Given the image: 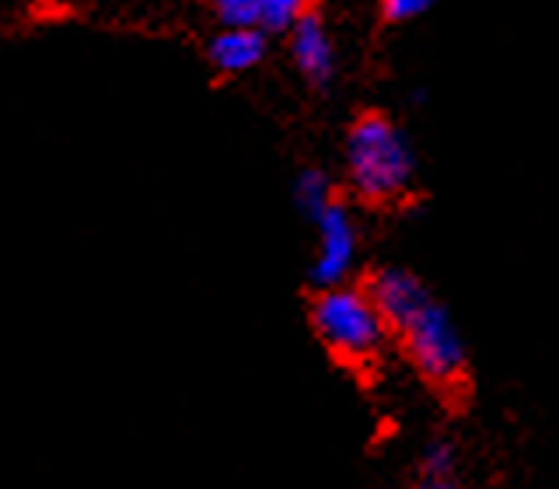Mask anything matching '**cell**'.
Returning <instances> with one entry per match:
<instances>
[{
	"instance_id": "obj_12",
	"label": "cell",
	"mask_w": 559,
	"mask_h": 489,
	"mask_svg": "<svg viewBox=\"0 0 559 489\" xmlns=\"http://www.w3.org/2000/svg\"><path fill=\"white\" fill-rule=\"evenodd\" d=\"M437 0H381V14L389 22H413V17H424Z\"/></svg>"
},
{
	"instance_id": "obj_1",
	"label": "cell",
	"mask_w": 559,
	"mask_h": 489,
	"mask_svg": "<svg viewBox=\"0 0 559 489\" xmlns=\"http://www.w3.org/2000/svg\"><path fill=\"white\" fill-rule=\"evenodd\" d=\"M346 175L357 196L371 206L406 200L416 179V157L406 133L381 112L360 116L346 136Z\"/></svg>"
},
{
	"instance_id": "obj_10",
	"label": "cell",
	"mask_w": 559,
	"mask_h": 489,
	"mask_svg": "<svg viewBox=\"0 0 559 489\" xmlns=\"http://www.w3.org/2000/svg\"><path fill=\"white\" fill-rule=\"evenodd\" d=\"M454 479V448L448 441H433L424 454V482L433 489H451Z\"/></svg>"
},
{
	"instance_id": "obj_4",
	"label": "cell",
	"mask_w": 559,
	"mask_h": 489,
	"mask_svg": "<svg viewBox=\"0 0 559 489\" xmlns=\"http://www.w3.org/2000/svg\"><path fill=\"white\" fill-rule=\"evenodd\" d=\"M314 227H319V252H314L311 262V279L319 287H332V284H346L349 270H354L357 259V224L349 217V210L332 200L319 217H314Z\"/></svg>"
},
{
	"instance_id": "obj_7",
	"label": "cell",
	"mask_w": 559,
	"mask_h": 489,
	"mask_svg": "<svg viewBox=\"0 0 559 489\" xmlns=\"http://www.w3.org/2000/svg\"><path fill=\"white\" fill-rule=\"evenodd\" d=\"M262 57H266V35L259 25L245 28H224L214 43H210V63L221 74H245L252 70Z\"/></svg>"
},
{
	"instance_id": "obj_13",
	"label": "cell",
	"mask_w": 559,
	"mask_h": 489,
	"mask_svg": "<svg viewBox=\"0 0 559 489\" xmlns=\"http://www.w3.org/2000/svg\"><path fill=\"white\" fill-rule=\"evenodd\" d=\"M406 489H433V486H427V482H419V486H406Z\"/></svg>"
},
{
	"instance_id": "obj_11",
	"label": "cell",
	"mask_w": 559,
	"mask_h": 489,
	"mask_svg": "<svg viewBox=\"0 0 559 489\" xmlns=\"http://www.w3.org/2000/svg\"><path fill=\"white\" fill-rule=\"evenodd\" d=\"M214 14L221 17V25H224V28L259 25L262 0H214Z\"/></svg>"
},
{
	"instance_id": "obj_9",
	"label": "cell",
	"mask_w": 559,
	"mask_h": 489,
	"mask_svg": "<svg viewBox=\"0 0 559 489\" xmlns=\"http://www.w3.org/2000/svg\"><path fill=\"white\" fill-rule=\"evenodd\" d=\"M308 14H314V0H262L259 25L273 32H290Z\"/></svg>"
},
{
	"instance_id": "obj_2",
	"label": "cell",
	"mask_w": 559,
	"mask_h": 489,
	"mask_svg": "<svg viewBox=\"0 0 559 489\" xmlns=\"http://www.w3.org/2000/svg\"><path fill=\"white\" fill-rule=\"evenodd\" d=\"M311 325L329 354L343 363H371L392 332L374 308L371 294L349 284L319 290V297L311 301Z\"/></svg>"
},
{
	"instance_id": "obj_6",
	"label": "cell",
	"mask_w": 559,
	"mask_h": 489,
	"mask_svg": "<svg viewBox=\"0 0 559 489\" xmlns=\"http://www.w3.org/2000/svg\"><path fill=\"white\" fill-rule=\"evenodd\" d=\"M290 57L311 84L332 81V70H336V46H332L325 25L319 22V14H308L290 28Z\"/></svg>"
},
{
	"instance_id": "obj_3",
	"label": "cell",
	"mask_w": 559,
	"mask_h": 489,
	"mask_svg": "<svg viewBox=\"0 0 559 489\" xmlns=\"http://www.w3.org/2000/svg\"><path fill=\"white\" fill-rule=\"evenodd\" d=\"M402 346L413 360V367L437 389H459L465 381V343L459 325L451 322L448 308L430 301L424 311H416L413 319L399 329Z\"/></svg>"
},
{
	"instance_id": "obj_8",
	"label": "cell",
	"mask_w": 559,
	"mask_h": 489,
	"mask_svg": "<svg viewBox=\"0 0 559 489\" xmlns=\"http://www.w3.org/2000/svg\"><path fill=\"white\" fill-rule=\"evenodd\" d=\"M294 196H297V206H301L305 214L314 220L332 200H336V189H332V182H329V175H325V171L308 168V171L301 175V179H297Z\"/></svg>"
},
{
	"instance_id": "obj_5",
	"label": "cell",
	"mask_w": 559,
	"mask_h": 489,
	"mask_svg": "<svg viewBox=\"0 0 559 489\" xmlns=\"http://www.w3.org/2000/svg\"><path fill=\"white\" fill-rule=\"evenodd\" d=\"M367 294H371L374 308L381 311V319L389 322V329H402L416 311H424L433 297L427 294L424 279L413 276L409 270H399V266H389V270H378L371 279H367Z\"/></svg>"
}]
</instances>
